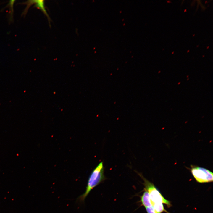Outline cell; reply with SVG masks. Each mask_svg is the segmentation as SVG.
Segmentation results:
<instances>
[{
    "mask_svg": "<svg viewBox=\"0 0 213 213\" xmlns=\"http://www.w3.org/2000/svg\"><path fill=\"white\" fill-rule=\"evenodd\" d=\"M144 190L145 191L141 196L140 202L142 205L145 208L152 206L149 193L147 191Z\"/></svg>",
    "mask_w": 213,
    "mask_h": 213,
    "instance_id": "cell-4",
    "label": "cell"
},
{
    "mask_svg": "<svg viewBox=\"0 0 213 213\" xmlns=\"http://www.w3.org/2000/svg\"><path fill=\"white\" fill-rule=\"evenodd\" d=\"M138 173L143 180L144 190L149 193L152 206L155 204L162 203L166 204L168 207H170L172 205L170 202L163 197L153 183L145 178L142 174Z\"/></svg>",
    "mask_w": 213,
    "mask_h": 213,
    "instance_id": "cell-2",
    "label": "cell"
},
{
    "mask_svg": "<svg viewBox=\"0 0 213 213\" xmlns=\"http://www.w3.org/2000/svg\"><path fill=\"white\" fill-rule=\"evenodd\" d=\"M105 179L103 163V162H101L91 173L88 178L85 192L78 198L79 201L81 202H84L91 191Z\"/></svg>",
    "mask_w": 213,
    "mask_h": 213,
    "instance_id": "cell-1",
    "label": "cell"
},
{
    "mask_svg": "<svg viewBox=\"0 0 213 213\" xmlns=\"http://www.w3.org/2000/svg\"><path fill=\"white\" fill-rule=\"evenodd\" d=\"M34 7L39 9L47 17L49 22L50 21V18L48 14L45 7L44 1L43 0H34Z\"/></svg>",
    "mask_w": 213,
    "mask_h": 213,
    "instance_id": "cell-5",
    "label": "cell"
},
{
    "mask_svg": "<svg viewBox=\"0 0 213 213\" xmlns=\"http://www.w3.org/2000/svg\"><path fill=\"white\" fill-rule=\"evenodd\" d=\"M147 213H156L152 206L146 208Z\"/></svg>",
    "mask_w": 213,
    "mask_h": 213,
    "instance_id": "cell-7",
    "label": "cell"
},
{
    "mask_svg": "<svg viewBox=\"0 0 213 213\" xmlns=\"http://www.w3.org/2000/svg\"><path fill=\"white\" fill-rule=\"evenodd\" d=\"M191 167V172L197 182L205 183L213 181V174L209 170L195 165Z\"/></svg>",
    "mask_w": 213,
    "mask_h": 213,
    "instance_id": "cell-3",
    "label": "cell"
},
{
    "mask_svg": "<svg viewBox=\"0 0 213 213\" xmlns=\"http://www.w3.org/2000/svg\"><path fill=\"white\" fill-rule=\"evenodd\" d=\"M156 213H162L164 212L169 213L164 209L162 203L155 204L152 206Z\"/></svg>",
    "mask_w": 213,
    "mask_h": 213,
    "instance_id": "cell-6",
    "label": "cell"
}]
</instances>
